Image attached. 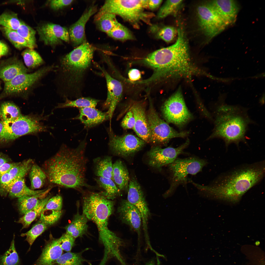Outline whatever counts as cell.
<instances>
[{
	"instance_id": "6da1fadb",
	"label": "cell",
	"mask_w": 265,
	"mask_h": 265,
	"mask_svg": "<svg viewBox=\"0 0 265 265\" xmlns=\"http://www.w3.org/2000/svg\"><path fill=\"white\" fill-rule=\"evenodd\" d=\"M177 31V38L174 44L155 51L142 59L143 63L154 72L149 78L141 81V84L181 78L190 79L194 76H207L206 72L192 62L183 29L180 27Z\"/></svg>"
},
{
	"instance_id": "7a4b0ae2",
	"label": "cell",
	"mask_w": 265,
	"mask_h": 265,
	"mask_svg": "<svg viewBox=\"0 0 265 265\" xmlns=\"http://www.w3.org/2000/svg\"><path fill=\"white\" fill-rule=\"evenodd\" d=\"M265 166L264 160L245 164L222 173L208 185L195 182L193 185L216 199L235 203L263 180Z\"/></svg>"
},
{
	"instance_id": "3957f363",
	"label": "cell",
	"mask_w": 265,
	"mask_h": 265,
	"mask_svg": "<svg viewBox=\"0 0 265 265\" xmlns=\"http://www.w3.org/2000/svg\"><path fill=\"white\" fill-rule=\"evenodd\" d=\"M86 142L71 148L62 145L58 151L43 165V171L51 183L65 187L81 190L91 186L86 178L87 159L85 155Z\"/></svg>"
},
{
	"instance_id": "277c9868",
	"label": "cell",
	"mask_w": 265,
	"mask_h": 265,
	"mask_svg": "<svg viewBox=\"0 0 265 265\" xmlns=\"http://www.w3.org/2000/svg\"><path fill=\"white\" fill-rule=\"evenodd\" d=\"M95 49L85 41L60 59L55 68V81L65 98L81 97Z\"/></svg>"
},
{
	"instance_id": "5b68a950",
	"label": "cell",
	"mask_w": 265,
	"mask_h": 265,
	"mask_svg": "<svg viewBox=\"0 0 265 265\" xmlns=\"http://www.w3.org/2000/svg\"><path fill=\"white\" fill-rule=\"evenodd\" d=\"M114 208V202L101 193L91 192L84 198L82 213L96 225L99 240L104 247L103 259L105 261L113 257L119 260L122 257L119 249L123 242L108 227Z\"/></svg>"
},
{
	"instance_id": "8992f818",
	"label": "cell",
	"mask_w": 265,
	"mask_h": 265,
	"mask_svg": "<svg viewBox=\"0 0 265 265\" xmlns=\"http://www.w3.org/2000/svg\"><path fill=\"white\" fill-rule=\"evenodd\" d=\"M225 98L220 96L215 111L214 128L208 139H222L226 148L233 143L238 148L241 142L247 144L246 134L249 126L254 122L249 116L247 109L226 104Z\"/></svg>"
},
{
	"instance_id": "52a82bcc",
	"label": "cell",
	"mask_w": 265,
	"mask_h": 265,
	"mask_svg": "<svg viewBox=\"0 0 265 265\" xmlns=\"http://www.w3.org/2000/svg\"><path fill=\"white\" fill-rule=\"evenodd\" d=\"M148 0H106L95 17L105 13L117 15L133 28L138 29L143 23L150 26L153 13L145 11L148 9Z\"/></svg>"
},
{
	"instance_id": "ba28073f",
	"label": "cell",
	"mask_w": 265,
	"mask_h": 265,
	"mask_svg": "<svg viewBox=\"0 0 265 265\" xmlns=\"http://www.w3.org/2000/svg\"><path fill=\"white\" fill-rule=\"evenodd\" d=\"M47 116L31 114L21 116L13 120L2 121L0 144L8 143L23 135L46 131L47 127L41 121Z\"/></svg>"
},
{
	"instance_id": "9c48e42d",
	"label": "cell",
	"mask_w": 265,
	"mask_h": 265,
	"mask_svg": "<svg viewBox=\"0 0 265 265\" xmlns=\"http://www.w3.org/2000/svg\"><path fill=\"white\" fill-rule=\"evenodd\" d=\"M207 163L205 160L195 157L177 158L169 165L170 184L166 194L172 193L180 185H186L188 175L200 172Z\"/></svg>"
},
{
	"instance_id": "30bf717a",
	"label": "cell",
	"mask_w": 265,
	"mask_h": 265,
	"mask_svg": "<svg viewBox=\"0 0 265 265\" xmlns=\"http://www.w3.org/2000/svg\"><path fill=\"white\" fill-rule=\"evenodd\" d=\"M54 65L44 67L30 74H19L10 81L5 82L4 95L21 94L26 97L33 90L44 77L55 67Z\"/></svg>"
},
{
	"instance_id": "8fae6325",
	"label": "cell",
	"mask_w": 265,
	"mask_h": 265,
	"mask_svg": "<svg viewBox=\"0 0 265 265\" xmlns=\"http://www.w3.org/2000/svg\"><path fill=\"white\" fill-rule=\"evenodd\" d=\"M146 116L150 131V142L166 145L171 139L185 138L189 134L188 131L179 132L171 127L159 117L151 104Z\"/></svg>"
},
{
	"instance_id": "7c38bea8",
	"label": "cell",
	"mask_w": 265,
	"mask_h": 265,
	"mask_svg": "<svg viewBox=\"0 0 265 265\" xmlns=\"http://www.w3.org/2000/svg\"><path fill=\"white\" fill-rule=\"evenodd\" d=\"M163 116L168 123L182 128L193 118L186 105L181 88L164 102L161 108Z\"/></svg>"
},
{
	"instance_id": "4fadbf2b",
	"label": "cell",
	"mask_w": 265,
	"mask_h": 265,
	"mask_svg": "<svg viewBox=\"0 0 265 265\" xmlns=\"http://www.w3.org/2000/svg\"><path fill=\"white\" fill-rule=\"evenodd\" d=\"M197 15L200 29L210 39L217 35L227 27L208 2L199 5Z\"/></svg>"
},
{
	"instance_id": "5bb4252c",
	"label": "cell",
	"mask_w": 265,
	"mask_h": 265,
	"mask_svg": "<svg viewBox=\"0 0 265 265\" xmlns=\"http://www.w3.org/2000/svg\"><path fill=\"white\" fill-rule=\"evenodd\" d=\"M107 131L110 149L116 155L125 158L132 156L141 149L145 144L144 141L132 134L117 135L110 128Z\"/></svg>"
},
{
	"instance_id": "9a60e30c",
	"label": "cell",
	"mask_w": 265,
	"mask_h": 265,
	"mask_svg": "<svg viewBox=\"0 0 265 265\" xmlns=\"http://www.w3.org/2000/svg\"><path fill=\"white\" fill-rule=\"evenodd\" d=\"M189 141L188 139L177 148L168 147L162 148L159 146L153 147L147 153L148 163L150 166L161 170L163 166L172 163L179 155L183 152Z\"/></svg>"
},
{
	"instance_id": "2e32d148",
	"label": "cell",
	"mask_w": 265,
	"mask_h": 265,
	"mask_svg": "<svg viewBox=\"0 0 265 265\" xmlns=\"http://www.w3.org/2000/svg\"><path fill=\"white\" fill-rule=\"evenodd\" d=\"M128 190L127 200L139 212L146 240H148L147 225L150 212L141 187L135 178L130 179Z\"/></svg>"
},
{
	"instance_id": "e0dca14e",
	"label": "cell",
	"mask_w": 265,
	"mask_h": 265,
	"mask_svg": "<svg viewBox=\"0 0 265 265\" xmlns=\"http://www.w3.org/2000/svg\"><path fill=\"white\" fill-rule=\"evenodd\" d=\"M97 67L102 72L106 79L107 89V97L103 105L107 111L110 119L112 117L116 106L120 101L123 93V87L121 82L112 76L105 69L96 64Z\"/></svg>"
},
{
	"instance_id": "ac0fdd59",
	"label": "cell",
	"mask_w": 265,
	"mask_h": 265,
	"mask_svg": "<svg viewBox=\"0 0 265 265\" xmlns=\"http://www.w3.org/2000/svg\"><path fill=\"white\" fill-rule=\"evenodd\" d=\"M40 39L46 45L54 46L69 41L68 31L66 28L52 23L43 24L37 27Z\"/></svg>"
},
{
	"instance_id": "d6986e66",
	"label": "cell",
	"mask_w": 265,
	"mask_h": 265,
	"mask_svg": "<svg viewBox=\"0 0 265 265\" xmlns=\"http://www.w3.org/2000/svg\"><path fill=\"white\" fill-rule=\"evenodd\" d=\"M117 211L122 222L129 226L140 237L142 220L138 209L127 200L123 199L120 202Z\"/></svg>"
},
{
	"instance_id": "ffe728a7",
	"label": "cell",
	"mask_w": 265,
	"mask_h": 265,
	"mask_svg": "<svg viewBox=\"0 0 265 265\" xmlns=\"http://www.w3.org/2000/svg\"><path fill=\"white\" fill-rule=\"evenodd\" d=\"M130 109L135 119L133 129L140 138L145 142H150V131L145 106L141 102H133Z\"/></svg>"
},
{
	"instance_id": "44dd1931",
	"label": "cell",
	"mask_w": 265,
	"mask_h": 265,
	"mask_svg": "<svg viewBox=\"0 0 265 265\" xmlns=\"http://www.w3.org/2000/svg\"><path fill=\"white\" fill-rule=\"evenodd\" d=\"M97 10L96 5L92 4L69 27L68 31L70 39L75 46L79 45L86 41L85 30L86 24Z\"/></svg>"
},
{
	"instance_id": "7402d4cb",
	"label": "cell",
	"mask_w": 265,
	"mask_h": 265,
	"mask_svg": "<svg viewBox=\"0 0 265 265\" xmlns=\"http://www.w3.org/2000/svg\"><path fill=\"white\" fill-rule=\"evenodd\" d=\"M228 26L236 22L239 7L233 0H216L208 2Z\"/></svg>"
},
{
	"instance_id": "603a6c76",
	"label": "cell",
	"mask_w": 265,
	"mask_h": 265,
	"mask_svg": "<svg viewBox=\"0 0 265 265\" xmlns=\"http://www.w3.org/2000/svg\"><path fill=\"white\" fill-rule=\"evenodd\" d=\"M63 250L59 244L58 239L54 238L50 234L41 254L32 265H52L62 254Z\"/></svg>"
},
{
	"instance_id": "cb8c5ba5",
	"label": "cell",
	"mask_w": 265,
	"mask_h": 265,
	"mask_svg": "<svg viewBox=\"0 0 265 265\" xmlns=\"http://www.w3.org/2000/svg\"><path fill=\"white\" fill-rule=\"evenodd\" d=\"M80 114L77 118L87 128H91L109 119L107 112H103L94 107L79 108Z\"/></svg>"
},
{
	"instance_id": "d4e9b609",
	"label": "cell",
	"mask_w": 265,
	"mask_h": 265,
	"mask_svg": "<svg viewBox=\"0 0 265 265\" xmlns=\"http://www.w3.org/2000/svg\"><path fill=\"white\" fill-rule=\"evenodd\" d=\"M28 71L21 61L13 59L0 66V79L6 82L19 74L27 73Z\"/></svg>"
},
{
	"instance_id": "484cf974",
	"label": "cell",
	"mask_w": 265,
	"mask_h": 265,
	"mask_svg": "<svg viewBox=\"0 0 265 265\" xmlns=\"http://www.w3.org/2000/svg\"><path fill=\"white\" fill-rule=\"evenodd\" d=\"M113 180L120 191L128 190L130 180L128 170L122 162L118 160L113 164Z\"/></svg>"
},
{
	"instance_id": "4316f807",
	"label": "cell",
	"mask_w": 265,
	"mask_h": 265,
	"mask_svg": "<svg viewBox=\"0 0 265 265\" xmlns=\"http://www.w3.org/2000/svg\"><path fill=\"white\" fill-rule=\"evenodd\" d=\"M88 220L84 214L78 212L71 222L65 227L66 233L75 238L82 237L87 232Z\"/></svg>"
},
{
	"instance_id": "83f0119b",
	"label": "cell",
	"mask_w": 265,
	"mask_h": 265,
	"mask_svg": "<svg viewBox=\"0 0 265 265\" xmlns=\"http://www.w3.org/2000/svg\"><path fill=\"white\" fill-rule=\"evenodd\" d=\"M51 188H49L44 191L31 196H24L18 198L17 205L20 214L24 215L35 207L47 196Z\"/></svg>"
},
{
	"instance_id": "f1b7e54d",
	"label": "cell",
	"mask_w": 265,
	"mask_h": 265,
	"mask_svg": "<svg viewBox=\"0 0 265 265\" xmlns=\"http://www.w3.org/2000/svg\"><path fill=\"white\" fill-rule=\"evenodd\" d=\"M46 189L35 190L26 186L24 178L12 181L9 187L8 194L12 198H19L26 196L35 195L45 191Z\"/></svg>"
},
{
	"instance_id": "f546056e",
	"label": "cell",
	"mask_w": 265,
	"mask_h": 265,
	"mask_svg": "<svg viewBox=\"0 0 265 265\" xmlns=\"http://www.w3.org/2000/svg\"><path fill=\"white\" fill-rule=\"evenodd\" d=\"M94 173L97 177L112 179L113 164L112 157L107 156L94 159Z\"/></svg>"
},
{
	"instance_id": "4dcf8cb0",
	"label": "cell",
	"mask_w": 265,
	"mask_h": 265,
	"mask_svg": "<svg viewBox=\"0 0 265 265\" xmlns=\"http://www.w3.org/2000/svg\"><path fill=\"white\" fill-rule=\"evenodd\" d=\"M150 31L156 38L169 43L172 41L177 34V29L170 26H161L158 24L150 26Z\"/></svg>"
},
{
	"instance_id": "1f68e13d",
	"label": "cell",
	"mask_w": 265,
	"mask_h": 265,
	"mask_svg": "<svg viewBox=\"0 0 265 265\" xmlns=\"http://www.w3.org/2000/svg\"><path fill=\"white\" fill-rule=\"evenodd\" d=\"M95 179L98 186L104 190L101 193L107 199L113 200L120 194L121 191L112 179L97 177Z\"/></svg>"
},
{
	"instance_id": "d6a6232c",
	"label": "cell",
	"mask_w": 265,
	"mask_h": 265,
	"mask_svg": "<svg viewBox=\"0 0 265 265\" xmlns=\"http://www.w3.org/2000/svg\"><path fill=\"white\" fill-rule=\"evenodd\" d=\"M50 198V196H47L34 208L27 212L19 218L17 222L22 224V229L28 228L31 223L40 215L47 202Z\"/></svg>"
},
{
	"instance_id": "836d02e7",
	"label": "cell",
	"mask_w": 265,
	"mask_h": 265,
	"mask_svg": "<svg viewBox=\"0 0 265 265\" xmlns=\"http://www.w3.org/2000/svg\"><path fill=\"white\" fill-rule=\"evenodd\" d=\"M99 101V100L90 97H80L72 100L66 98L64 103L58 104L55 108L69 107L80 108L87 107L95 108Z\"/></svg>"
},
{
	"instance_id": "e575fe53",
	"label": "cell",
	"mask_w": 265,
	"mask_h": 265,
	"mask_svg": "<svg viewBox=\"0 0 265 265\" xmlns=\"http://www.w3.org/2000/svg\"><path fill=\"white\" fill-rule=\"evenodd\" d=\"M29 172L31 189L34 190L42 187L47 179L46 173L37 164H33Z\"/></svg>"
},
{
	"instance_id": "d590c367",
	"label": "cell",
	"mask_w": 265,
	"mask_h": 265,
	"mask_svg": "<svg viewBox=\"0 0 265 265\" xmlns=\"http://www.w3.org/2000/svg\"><path fill=\"white\" fill-rule=\"evenodd\" d=\"M22 115L19 108L12 103L4 102L0 106V119L2 121L14 120Z\"/></svg>"
},
{
	"instance_id": "8d00e7d4",
	"label": "cell",
	"mask_w": 265,
	"mask_h": 265,
	"mask_svg": "<svg viewBox=\"0 0 265 265\" xmlns=\"http://www.w3.org/2000/svg\"><path fill=\"white\" fill-rule=\"evenodd\" d=\"M85 251L78 253L68 252L62 254L52 265H83L84 262L88 261L82 256Z\"/></svg>"
},
{
	"instance_id": "74e56055",
	"label": "cell",
	"mask_w": 265,
	"mask_h": 265,
	"mask_svg": "<svg viewBox=\"0 0 265 265\" xmlns=\"http://www.w3.org/2000/svg\"><path fill=\"white\" fill-rule=\"evenodd\" d=\"M95 20L97 27L101 31L106 33L118 23L115 14L106 13L96 17Z\"/></svg>"
},
{
	"instance_id": "f35d334b",
	"label": "cell",
	"mask_w": 265,
	"mask_h": 265,
	"mask_svg": "<svg viewBox=\"0 0 265 265\" xmlns=\"http://www.w3.org/2000/svg\"><path fill=\"white\" fill-rule=\"evenodd\" d=\"M1 29L4 35L16 48L20 49L26 47L33 49L28 42L16 31L3 26Z\"/></svg>"
},
{
	"instance_id": "ab89813d",
	"label": "cell",
	"mask_w": 265,
	"mask_h": 265,
	"mask_svg": "<svg viewBox=\"0 0 265 265\" xmlns=\"http://www.w3.org/2000/svg\"><path fill=\"white\" fill-rule=\"evenodd\" d=\"M33 164L32 159H27L20 162L18 165L12 168L9 172L12 181L24 178Z\"/></svg>"
},
{
	"instance_id": "60d3db41",
	"label": "cell",
	"mask_w": 265,
	"mask_h": 265,
	"mask_svg": "<svg viewBox=\"0 0 265 265\" xmlns=\"http://www.w3.org/2000/svg\"><path fill=\"white\" fill-rule=\"evenodd\" d=\"M183 0H167L161 7L157 15L159 19H162L171 14L175 15L181 6Z\"/></svg>"
},
{
	"instance_id": "b9f144b4",
	"label": "cell",
	"mask_w": 265,
	"mask_h": 265,
	"mask_svg": "<svg viewBox=\"0 0 265 265\" xmlns=\"http://www.w3.org/2000/svg\"><path fill=\"white\" fill-rule=\"evenodd\" d=\"M49 226L44 222L39 219L29 230L25 233L21 234V236L26 237L25 240L29 243L30 248L36 238Z\"/></svg>"
},
{
	"instance_id": "7bdbcfd3",
	"label": "cell",
	"mask_w": 265,
	"mask_h": 265,
	"mask_svg": "<svg viewBox=\"0 0 265 265\" xmlns=\"http://www.w3.org/2000/svg\"><path fill=\"white\" fill-rule=\"evenodd\" d=\"M22 54L25 65L29 68H35L44 63L40 56L33 49H27L22 53Z\"/></svg>"
},
{
	"instance_id": "ee69618b",
	"label": "cell",
	"mask_w": 265,
	"mask_h": 265,
	"mask_svg": "<svg viewBox=\"0 0 265 265\" xmlns=\"http://www.w3.org/2000/svg\"><path fill=\"white\" fill-rule=\"evenodd\" d=\"M14 237L8 249L0 256V265H20V261L15 246Z\"/></svg>"
},
{
	"instance_id": "f6af8a7d",
	"label": "cell",
	"mask_w": 265,
	"mask_h": 265,
	"mask_svg": "<svg viewBox=\"0 0 265 265\" xmlns=\"http://www.w3.org/2000/svg\"><path fill=\"white\" fill-rule=\"evenodd\" d=\"M107 34L115 39L122 41L134 39L133 35L130 30L119 22Z\"/></svg>"
},
{
	"instance_id": "bcb514c9",
	"label": "cell",
	"mask_w": 265,
	"mask_h": 265,
	"mask_svg": "<svg viewBox=\"0 0 265 265\" xmlns=\"http://www.w3.org/2000/svg\"><path fill=\"white\" fill-rule=\"evenodd\" d=\"M21 24L16 13L5 12L0 15V25L9 29L16 31Z\"/></svg>"
},
{
	"instance_id": "7dc6e473",
	"label": "cell",
	"mask_w": 265,
	"mask_h": 265,
	"mask_svg": "<svg viewBox=\"0 0 265 265\" xmlns=\"http://www.w3.org/2000/svg\"><path fill=\"white\" fill-rule=\"evenodd\" d=\"M16 31L28 42L33 49L36 47V31L32 28L21 21L20 25Z\"/></svg>"
},
{
	"instance_id": "c3c4849f",
	"label": "cell",
	"mask_w": 265,
	"mask_h": 265,
	"mask_svg": "<svg viewBox=\"0 0 265 265\" xmlns=\"http://www.w3.org/2000/svg\"><path fill=\"white\" fill-rule=\"evenodd\" d=\"M63 213V211L43 209L39 219L43 221L49 226L57 222Z\"/></svg>"
},
{
	"instance_id": "681fc988",
	"label": "cell",
	"mask_w": 265,
	"mask_h": 265,
	"mask_svg": "<svg viewBox=\"0 0 265 265\" xmlns=\"http://www.w3.org/2000/svg\"><path fill=\"white\" fill-rule=\"evenodd\" d=\"M75 238L66 233L58 238V242L61 248L64 251L70 252L74 245Z\"/></svg>"
},
{
	"instance_id": "f907efd6",
	"label": "cell",
	"mask_w": 265,
	"mask_h": 265,
	"mask_svg": "<svg viewBox=\"0 0 265 265\" xmlns=\"http://www.w3.org/2000/svg\"><path fill=\"white\" fill-rule=\"evenodd\" d=\"M62 197L59 195H57L49 199L43 209L61 211L62 210Z\"/></svg>"
},
{
	"instance_id": "816d5d0a",
	"label": "cell",
	"mask_w": 265,
	"mask_h": 265,
	"mask_svg": "<svg viewBox=\"0 0 265 265\" xmlns=\"http://www.w3.org/2000/svg\"><path fill=\"white\" fill-rule=\"evenodd\" d=\"M12 181L9 172L4 174L0 178V195L6 196L8 194L9 188Z\"/></svg>"
},
{
	"instance_id": "f5cc1de1",
	"label": "cell",
	"mask_w": 265,
	"mask_h": 265,
	"mask_svg": "<svg viewBox=\"0 0 265 265\" xmlns=\"http://www.w3.org/2000/svg\"><path fill=\"white\" fill-rule=\"evenodd\" d=\"M135 124V119L133 112L130 109L123 118L121 126L124 129H133Z\"/></svg>"
},
{
	"instance_id": "db71d44e",
	"label": "cell",
	"mask_w": 265,
	"mask_h": 265,
	"mask_svg": "<svg viewBox=\"0 0 265 265\" xmlns=\"http://www.w3.org/2000/svg\"><path fill=\"white\" fill-rule=\"evenodd\" d=\"M72 0H53L50 2L51 8L54 10H58L69 5L73 1Z\"/></svg>"
},
{
	"instance_id": "11a10c76",
	"label": "cell",
	"mask_w": 265,
	"mask_h": 265,
	"mask_svg": "<svg viewBox=\"0 0 265 265\" xmlns=\"http://www.w3.org/2000/svg\"><path fill=\"white\" fill-rule=\"evenodd\" d=\"M128 76L130 80L134 81L133 82L137 81L141 78L140 72L136 69L133 68L130 69L128 72Z\"/></svg>"
},
{
	"instance_id": "9f6ffc18",
	"label": "cell",
	"mask_w": 265,
	"mask_h": 265,
	"mask_svg": "<svg viewBox=\"0 0 265 265\" xmlns=\"http://www.w3.org/2000/svg\"><path fill=\"white\" fill-rule=\"evenodd\" d=\"M20 162L5 163L0 167V178L3 175L8 172L13 167L18 165Z\"/></svg>"
},
{
	"instance_id": "6f0895ef",
	"label": "cell",
	"mask_w": 265,
	"mask_h": 265,
	"mask_svg": "<svg viewBox=\"0 0 265 265\" xmlns=\"http://www.w3.org/2000/svg\"><path fill=\"white\" fill-rule=\"evenodd\" d=\"M161 0H148V9L152 10L158 8L162 2Z\"/></svg>"
},
{
	"instance_id": "680465c9",
	"label": "cell",
	"mask_w": 265,
	"mask_h": 265,
	"mask_svg": "<svg viewBox=\"0 0 265 265\" xmlns=\"http://www.w3.org/2000/svg\"><path fill=\"white\" fill-rule=\"evenodd\" d=\"M8 52L7 45L5 43L0 41V57L6 55Z\"/></svg>"
},
{
	"instance_id": "91938a15",
	"label": "cell",
	"mask_w": 265,
	"mask_h": 265,
	"mask_svg": "<svg viewBox=\"0 0 265 265\" xmlns=\"http://www.w3.org/2000/svg\"><path fill=\"white\" fill-rule=\"evenodd\" d=\"M11 160L7 156L3 153H0V167L4 163L9 162Z\"/></svg>"
},
{
	"instance_id": "94428289",
	"label": "cell",
	"mask_w": 265,
	"mask_h": 265,
	"mask_svg": "<svg viewBox=\"0 0 265 265\" xmlns=\"http://www.w3.org/2000/svg\"><path fill=\"white\" fill-rule=\"evenodd\" d=\"M3 127V122L0 119V134L1 133Z\"/></svg>"
},
{
	"instance_id": "6125c7cd",
	"label": "cell",
	"mask_w": 265,
	"mask_h": 265,
	"mask_svg": "<svg viewBox=\"0 0 265 265\" xmlns=\"http://www.w3.org/2000/svg\"><path fill=\"white\" fill-rule=\"evenodd\" d=\"M145 265H155L153 261H150L146 263Z\"/></svg>"
},
{
	"instance_id": "be15d7a7",
	"label": "cell",
	"mask_w": 265,
	"mask_h": 265,
	"mask_svg": "<svg viewBox=\"0 0 265 265\" xmlns=\"http://www.w3.org/2000/svg\"><path fill=\"white\" fill-rule=\"evenodd\" d=\"M1 89V86H0V89Z\"/></svg>"
}]
</instances>
